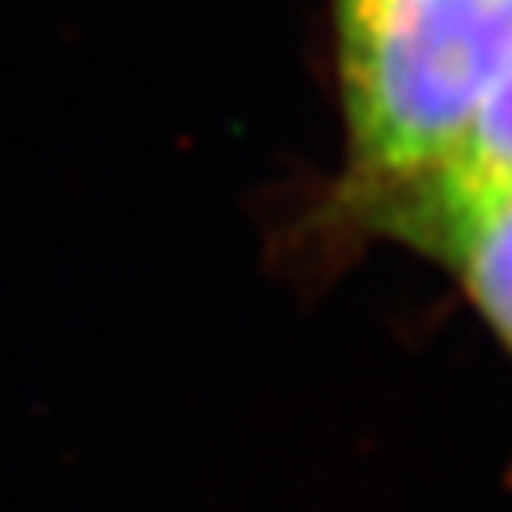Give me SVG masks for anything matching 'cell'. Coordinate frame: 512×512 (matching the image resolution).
<instances>
[{"label":"cell","mask_w":512,"mask_h":512,"mask_svg":"<svg viewBox=\"0 0 512 512\" xmlns=\"http://www.w3.org/2000/svg\"><path fill=\"white\" fill-rule=\"evenodd\" d=\"M512 190V57L497 80L478 99L475 114L459 129L452 148L414 183L387 190L361 205V213H376L399 202H444L471 194H501Z\"/></svg>","instance_id":"obj_3"},{"label":"cell","mask_w":512,"mask_h":512,"mask_svg":"<svg viewBox=\"0 0 512 512\" xmlns=\"http://www.w3.org/2000/svg\"><path fill=\"white\" fill-rule=\"evenodd\" d=\"M368 217H376L391 236L433 251L463 281L512 353V190L444 202H399Z\"/></svg>","instance_id":"obj_2"},{"label":"cell","mask_w":512,"mask_h":512,"mask_svg":"<svg viewBox=\"0 0 512 512\" xmlns=\"http://www.w3.org/2000/svg\"><path fill=\"white\" fill-rule=\"evenodd\" d=\"M353 190L414 183L512 57V0H334Z\"/></svg>","instance_id":"obj_1"}]
</instances>
